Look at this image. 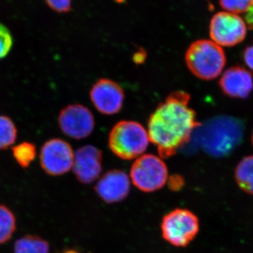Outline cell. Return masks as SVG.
Segmentation results:
<instances>
[{
    "label": "cell",
    "mask_w": 253,
    "mask_h": 253,
    "mask_svg": "<svg viewBox=\"0 0 253 253\" xmlns=\"http://www.w3.org/2000/svg\"><path fill=\"white\" fill-rule=\"evenodd\" d=\"M191 96L184 91L171 93L150 116L148 134L162 158L172 157L201 126L189 107Z\"/></svg>",
    "instance_id": "obj_1"
},
{
    "label": "cell",
    "mask_w": 253,
    "mask_h": 253,
    "mask_svg": "<svg viewBox=\"0 0 253 253\" xmlns=\"http://www.w3.org/2000/svg\"><path fill=\"white\" fill-rule=\"evenodd\" d=\"M186 66L196 77L204 81L217 78L226 65L221 46L213 41L200 40L193 42L185 55Z\"/></svg>",
    "instance_id": "obj_2"
},
{
    "label": "cell",
    "mask_w": 253,
    "mask_h": 253,
    "mask_svg": "<svg viewBox=\"0 0 253 253\" xmlns=\"http://www.w3.org/2000/svg\"><path fill=\"white\" fill-rule=\"evenodd\" d=\"M149 136L147 130L135 121L118 123L109 134V145L111 151L123 160H132L142 156L148 149Z\"/></svg>",
    "instance_id": "obj_3"
},
{
    "label": "cell",
    "mask_w": 253,
    "mask_h": 253,
    "mask_svg": "<svg viewBox=\"0 0 253 253\" xmlns=\"http://www.w3.org/2000/svg\"><path fill=\"white\" fill-rule=\"evenodd\" d=\"M242 131L237 120L225 117L213 120L208 123L203 133V146L212 156H224L239 144Z\"/></svg>",
    "instance_id": "obj_4"
},
{
    "label": "cell",
    "mask_w": 253,
    "mask_h": 253,
    "mask_svg": "<svg viewBox=\"0 0 253 253\" xmlns=\"http://www.w3.org/2000/svg\"><path fill=\"white\" fill-rule=\"evenodd\" d=\"M199 219L189 210L177 208L163 217L161 231L163 239L175 247L184 248L197 236Z\"/></svg>",
    "instance_id": "obj_5"
},
{
    "label": "cell",
    "mask_w": 253,
    "mask_h": 253,
    "mask_svg": "<svg viewBox=\"0 0 253 253\" xmlns=\"http://www.w3.org/2000/svg\"><path fill=\"white\" fill-rule=\"evenodd\" d=\"M130 178L133 184L141 191L154 192L166 185L168 167L162 158L157 156L142 155L131 166Z\"/></svg>",
    "instance_id": "obj_6"
},
{
    "label": "cell",
    "mask_w": 253,
    "mask_h": 253,
    "mask_svg": "<svg viewBox=\"0 0 253 253\" xmlns=\"http://www.w3.org/2000/svg\"><path fill=\"white\" fill-rule=\"evenodd\" d=\"M74 154L71 145L66 141L59 138L49 139L41 149V168L49 175H63L73 168Z\"/></svg>",
    "instance_id": "obj_7"
},
{
    "label": "cell",
    "mask_w": 253,
    "mask_h": 253,
    "mask_svg": "<svg viewBox=\"0 0 253 253\" xmlns=\"http://www.w3.org/2000/svg\"><path fill=\"white\" fill-rule=\"evenodd\" d=\"M210 34L212 41L218 45L235 46L246 38V26L237 15L219 12L211 20Z\"/></svg>",
    "instance_id": "obj_8"
},
{
    "label": "cell",
    "mask_w": 253,
    "mask_h": 253,
    "mask_svg": "<svg viewBox=\"0 0 253 253\" xmlns=\"http://www.w3.org/2000/svg\"><path fill=\"white\" fill-rule=\"evenodd\" d=\"M58 123L63 134L75 139L90 135L95 126L92 113L81 104L69 105L61 110Z\"/></svg>",
    "instance_id": "obj_9"
},
{
    "label": "cell",
    "mask_w": 253,
    "mask_h": 253,
    "mask_svg": "<svg viewBox=\"0 0 253 253\" xmlns=\"http://www.w3.org/2000/svg\"><path fill=\"white\" fill-rule=\"evenodd\" d=\"M90 98L100 113L114 115L122 109L125 94L121 86L116 82L100 79L91 87Z\"/></svg>",
    "instance_id": "obj_10"
},
{
    "label": "cell",
    "mask_w": 253,
    "mask_h": 253,
    "mask_svg": "<svg viewBox=\"0 0 253 253\" xmlns=\"http://www.w3.org/2000/svg\"><path fill=\"white\" fill-rule=\"evenodd\" d=\"M102 152L92 145L82 146L74 154L73 169L78 181L91 184L102 170Z\"/></svg>",
    "instance_id": "obj_11"
},
{
    "label": "cell",
    "mask_w": 253,
    "mask_h": 253,
    "mask_svg": "<svg viewBox=\"0 0 253 253\" xmlns=\"http://www.w3.org/2000/svg\"><path fill=\"white\" fill-rule=\"evenodd\" d=\"M130 191V179L126 172L113 169L100 178L95 191L106 204L121 202L127 197Z\"/></svg>",
    "instance_id": "obj_12"
},
{
    "label": "cell",
    "mask_w": 253,
    "mask_h": 253,
    "mask_svg": "<svg viewBox=\"0 0 253 253\" xmlns=\"http://www.w3.org/2000/svg\"><path fill=\"white\" fill-rule=\"evenodd\" d=\"M221 91L226 96L246 99L253 89V77L250 71L240 66L226 70L219 81Z\"/></svg>",
    "instance_id": "obj_13"
},
{
    "label": "cell",
    "mask_w": 253,
    "mask_h": 253,
    "mask_svg": "<svg viewBox=\"0 0 253 253\" xmlns=\"http://www.w3.org/2000/svg\"><path fill=\"white\" fill-rule=\"evenodd\" d=\"M235 178L240 189L253 196V156L240 161L235 169Z\"/></svg>",
    "instance_id": "obj_14"
},
{
    "label": "cell",
    "mask_w": 253,
    "mask_h": 253,
    "mask_svg": "<svg viewBox=\"0 0 253 253\" xmlns=\"http://www.w3.org/2000/svg\"><path fill=\"white\" fill-rule=\"evenodd\" d=\"M49 245L36 236H26L16 241L14 253H49Z\"/></svg>",
    "instance_id": "obj_15"
},
{
    "label": "cell",
    "mask_w": 253,
    "mask_h": 253,
    "mask_svg": "<svg viewBox=\"0 0 253 253\" xmlns=\"http://www.w3.org/2000/svg\"><path fill=\"white\" fill-rule=\"evenodd\" d=\"M12 155L16 162L23 169L29 168L37 156L36 144L23 141L12 148Z\"/></svg>",
    "instance_id": "obj_16"
},
{
    "label": "cell",
    "mask_w": 253,
    "mask_h": 253,
    "mask_svg": "<svg viewBox=\"0 0 253 253\" xmlns=\"http://www.w3.org/2000/svg\"><path fill=\"white\" fill-rule=\"evenodd\" d=\"M16 217L14 213L0 204V244L7 242L16 230Z\"/></svg>",
    "instance_id": "obj_17"
},
{
    "label": "cell",
    "mask_w": 253,
    "mask_h": 253,
    "mask_svg": "<svg viewBox=\"0 0 253 253\" xmlns=\"http://www.w3.org/2000/svg\"><path fill=\"white\" fill-rule=\"evenodd\" d=\"M17 138V128L12 120L6 116H0V150L7 149Z\"/></svg>",
    "instance_id": "obj_18"
},
{
    "label": "cell",
    "mask_w": 253,
    "mask_h": 253,
    "mask_svg": "<svg viewBox=\"0 0 253 253\" xmlns=\"http://www.w3.org/2000/svg\"><path fill=\"white\" fill-rule=\"evenodd\" d=\"M221 7L233 14L249 11L253 6V0H219Z\"/></svg>",
    "instance_id": "obj_19"
},
{
    "label": "cell",
    "mask_w": 253,
    "mask_h": 253,
    "mask_svg": "<svg viewBox=\"0 0 253 253\" xmlns=\"http://www.w3.org/2000/svg\"><path fill=\"white\" fill-rule=\"evenodd\" d=\"M14 44L11 32L6 26L0 23V60L9 54Z\"/></svg>",
    "instance_id": "obj_20"
},
{
    "label": "cell",
    "mask_w": 253,
    "mask_h": 253,
    "mask_svg": "<svg viewBox=\"0 0 253 253\" xmlns=\"http://www.w3.org/2000/svg\"><path fill=\"white\" fill-rule=\"evenodd\" d=\"M46 4L58 13H67L71 9V0H44Z\"/></svg>",
    "instance_id": "obj_21"
},
{
    "label": "cell",
    "mask_w": 253,
    "mask_h": 253,
    "mask_svg": "<svg viewBox=\"0 0 253 253\" xmlns=\"http://www.w3.org/2000/svg\"><path fill=\"white\" fill-rule=\"evenodd\" d=\"M244 58L246 65L253 71V46L246 48L244 51Z\"/></svg>",
    "instance_id": "obj_22"
},
{
    "label": "cell",
    "mask_w": 253,
    "mask_h": 253,
    "mask_svg": "<svg viewBox=\"0 0 253 253\" xmlns=\"http://www.w3.org/2000/svg\"><path fill=\"white\" fill-rule=\"evenodd\" d=\"M146 59V53L144 51H139L134 54V60L136 63H141Z\"/></svg>",
    "instance_id": "obj_23"
},
{
    "label": "cell",
    "mask_w": 253,
    "mask_h": 253,
    "mask_svg": "<svg viewBox=\"0 0 253 253\" xmlns=\"http://www.w3.org/2000/svg\"><path fill=\"white\" fill-rule=\"evenodd\" d=\"M246 20L248 24H249V27L253 29V6L246 15Z\"/></svg>",
    "instance_id": "obj_24"
},
{
    "label": "cell",
    "mask_w": 253,
    "mask_h": 253,
    "mask_svg": "<svg viewBox=\"0 0 253 253\" xmlns=\"http://www.w3.org/2000/svg\"><path fill=\"white\" fill-rule=\"evenodd\" d=\"M63 253H79L76 252V251H66V252H65Z\"/></svg>",
    "instance_id": "obj_25"
},
{
    "label": "cell",
    "mask_w": 253,
    "mask_h": 253,
    "mask_svg": "<svg viewBox=\"0 0 253 253\" xmlns=\"http://www.w3.org/2000/svg\"><path fill=\"white\" fill-rule=\"evenodd\" d=\"M252 143L253 145V134H252Z\"/></svg>",
    "instance_id": "obj_26"
},
{
    "label": "cell",
    "mask_w": 253,
    "mask_h": 253,
    "mask_svg": "<svg viewBox=\"0 0 253 253\" xmlns=\"http://www.w3.org/2000/svg\"><path fill=\"white\" fill-rule=\"evenodd\" d=\"M118 1L120 2V1H122V0H118Z\"/></svg>",
    "instance_id": "obj_27"
}]
</instances>
